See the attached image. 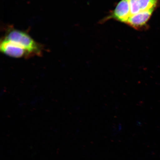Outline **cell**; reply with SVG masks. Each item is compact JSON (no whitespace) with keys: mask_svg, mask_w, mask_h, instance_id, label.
I'll return each mask as SVG.
<instances>
[{"mask_svg":"<svg viewBox=\"0 0 160 160\" xmlns=\"http://www.w3.org/2000/svg\"><path fill=\"white\" fill-rule=\"evenodd\" d=\"M4 38L21 46L29 53L31 57L41 55L43 47L25 32L11 27L7 29Z\"/></svg>","mask_w":160,"mask_h":160,"instance_id":"1","label":"cell"},{"mask_svg":"<svg viewBox=\"0 0 160 160\" xmlns=\"http://www.w3.org/2000/svg\"><path fill=\"white\" fill-rule=\"evenodd\" d=\"M0 50L2 53L12 58H19L31 57L29 53L24 48L5 38L1 41Z\"/></svg>","mask_w":160,"mask_h":160,"instance_id":"2","label":"cell"},{"mask_svg":"<svg viewBox=\"0 0 160 160\" xmlns=\"http://www.w3.org/2000/svg\"><path fill=\"white\" fill-rule=\"evenodd\" d=\"M141 11L156 8L160 0H139Z\"/></svg>","mask_w":160,"mask_h":160,"instance_id":"5","label":"cell"},{"mask_svg":"<svg viewBox=\"0 0 160 160\" xmlns=\"http://www.w3.org/2000/svg\"><path fill=\"white\" fill-rule=\"evenodd\" d=\"M155 9L153 8L148 11H141L137 14L132 15L125 23L134 28L139 30L145 27Z\"/></svg>","mask_w":160,"mask_h":160,"instance_id":"4","label":"cell"},{"mask_svg":"<svg viewBox=\"0 0 160 160\" xmlns=\"http://www.w3.org/2000/svg\"><path fill=\"white\" fill-rule=\"evenodd\" d=\"M131 16L128 0H121L114 10L103 21L112 19L125 23Z\"/></svg>","mask_w":160,"mask_h":160,"instance_id":"3","label":"cell"},{"mask_svg":"<svg viewBox=\"0 0 160 160\" xmlns=\"http://www.w3.org/2000/svg\"><path fill=\"white\" fill-rule=\"evenodd\" d=\"M128 2L131 16L137 14L141 11L139 0H128Z\"/></svg>","mask_w":160,"mask_h":160,"instance_id":"6","label":"cell"}]
</instances>
